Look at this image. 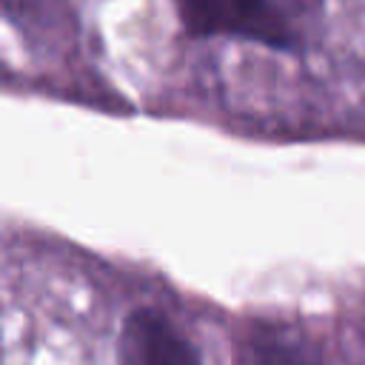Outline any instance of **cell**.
<instances>
[{
    "label": "cell",
    "mask_w": 365,
    "mask_h": 365,
    "mask_svg": "<svg viewBox=\"0 0 365 365\" xmlns=\"http://www.w3.org/2000/svg\"><path fill=\"white\" fill-rule=\"evenodd\" d=\"M180 14L194 34H237L268 46L294 43L282 0H180Z\"/></svg>",
    "instance_id": "6da1fadb"
},
{
    "label": "cell",
    "mask_w": 365,
    "mask_h": 365,
    "mask_svg": "<svg viewBox=\"0 0 365 365\" xmlns=\"http://www.w3.org/2000/svg\"><path fill=\"white\" fill-rule=\"evenodd\" d=\"M120 365H200L191 342L160 314L151 308H140L125 317L120 342H117Z\"/></svg>",
    "instance_id": "7a4b0ae2"
},
{
    "label": "cell",
    "mask_w": 365,
    "mask_h": 365,
    "mask_svg": "<svg viewBox=\"0 0 365 365\" xmlns=\"http://www.w3.org/2000/svg\"><path fill=\"white\" fill-rule=\"evenodd\" d=\"M237 365H322V354L297 325L254 322L240 342Z\"/></svg>",
    "instance_id": "3957f363"
}]
</instances>
